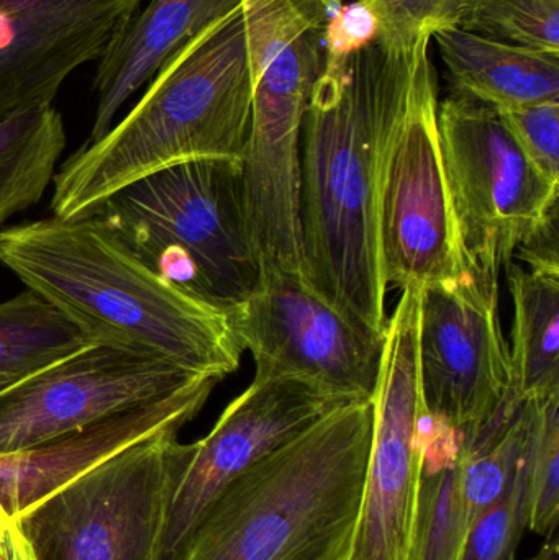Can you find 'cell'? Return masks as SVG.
Wrapping results in <instances>:
<instances>
[{
  "mask_svg": "<svg viewBox=\"0 0 559 560\" xmlns=\"http://www.w3.org/2000/svg\"><path fill=\"white\" fill-rule=\"evenodd\" d=\"M412 51L377 43L324 66L302 121V278L371 335L387 326L380 209L387 154L409 91Z\"/></svg>",
  "mask_w": 559,
  "mask_h": 560,
  "instance_id": "obj_1",
  "label": "cell"
},
{
  "mask_svg": "<svg viewBox=\"0 0 559 560\" xmlns=\"http://www.w3.org/2000/svg\"><path fill=\"white\" fill-rule=\"evenodd\" d=\"M0 265L95 342L219 381L240 368L243 348L229 316L147 268L95 215L2 230Z\"/></svg>",
  "mask_w": 559,
  "mask_h": 560,
  "instance_id": "obj_2",
  "label": "cell"
},
{
  "mask_svg": "<svg viewBox=\"0 0 559 560\" xmlns=\"http://www.w3.org/2000/svg\"><path fill=\"white\" fill-rule=\"evenodd\" d=\"M252 124V81L238 5L194 35L140 101L53 177L51 210L72 220L158 171L209 158L242 160Z\"/></svg>",
  "mask_w": 559,
  "mask_h": 560,
  "instance_id": "obj_3",
  "label": "cell"
},
{
  "mask_svg": "<svg viewBox=\"0 0 559 560\" xmlns=\"http://www.w3.org/2000/svg\"><path fill=\"white\" fill-rule=\"evenodd\" d=\"M373 427V398L325 415L233 480L179 560H345Z\"/></svg>",
  "mask_w": 559,
  "mask_h": 560,
  "instance_id": "obj_4",
  "label": "cell"
},
{
  "mask_svg": "<svg viewBox=\"0 0 559 560\" xmlns=\"http://www.w3.org/2000/svg\"><path fill=\"white\" fill-rule=\"evenodd\" d=\"M343 0H240L252 124L243 151L246 212L263 269L302 272L301 131L325 66V32Z\"/></svg>",
  "mask_w": 559,
  "mask_h": 560,
  "instance_id": "obj_5",
  "label": "cell"
},
{
  "mask_svg": "<svg viewBox=\"0 0 559 560\" xmlns=\"http://www.w3.org/2000/svg\"><path fill=\"white\" fill-rule=\"evenodd\" d=\"M91 215L160 278L226 316L258 289L263 268L242 160L209 158L158 171Z\"/></svg>",
  "mask_w": 559,
  "mask_h": 560,
  "instance_id": "obj_6",
  "label": "cell"
},
{
  "mask_svg": "<svg viewBox=\"0 0 559 560\" xmlns=\"http://www.w3.org/2000/svg\"><path fill=\"white\" fill-rule=\"evenodd\" d=\"M170 430L138 441L16 515L36 560H158L171 493L194 453Z\"/></svg>",
  "mask_w": 559,
  "mask_h": 560,
  "instance_id": "obj_7",
  "label": "cell"
},
{
  "mask_svg": "<svg viewBox=\"0 0 559 560\" xmlns=\"http://www.w3.org/2000/svg\"><path fill=\"white\" fill-rule=\"evenodd\" d=\"M430 38L414 46L409 91L381 190L380 240L387 289H426L473 271L463 248L440 150L439 85Z\"/></svg>",
  "mask_w": 559,
  "mask_h": 560,
  "instance_id": "obj_8",
  "label": "cell"
},
{
  "mask_svg": "<svg viewBox=\"0 0 559 560\" xmlns=\"http://www.w3.org/2000/svg\"><path fill=\"white\" fill-rule=\"evenodd\" d=\"M436 127L463 248L473 268L499 278L558 206L559 186L532 166L489 105L453 92L439 102Z\"/></svg>",
  "mask_w": 559,
  "mask_h": 560,
  "instance_id": "obj_9",
  "label": "cell"
},
{
  "mask_svg": "<svg viewBox=\"0 0 559 560\" xmlns=\"http://www.w3.org/2000/svg\"><path fill=\"white\" fill-rule=\"evenodd\" d=\"M422 290L404 289L387 318L374 427L357 528L345 560H410L423 463L419 382Z\"/></svg>",
  "mask_w": 559,
  "mask_h": 560,
  "instance_id": "obj_10",
  "label": "cell"
},
{
  "mask_svg": "<svg viewBox=\"0 0 559 560\" xmlns=\"http://www.w3.org/2000/svg\"><path fill=\"white\" fill-rule=\"evenodd\" d=\"M255 381L292 378L347 401L371 400L384 339L308 287L301 272L263 269L258 289L229 315Z\"/></svg>",
  "mask_w": 559,
  "mask_h": 560,
  "instance_id": "obj_11",
  "label": "cell"
},
{
  "mask_svg": "<svg viewBox=\"0 0 559 560\" xmlns=\"http://www.w3.org/2000/svg\"><path fill=\"white\" fill-rule=\"evenodd\" d=\"M498 279L473 268L465 278L422 289L423 413L459 436L481 430L512 404L511 354L499 316Z\"/></svg>",
  "mask_w": 559,
  "mask_h": 560,
  "instance_id": "obj_12",
  "label": "cell"
},
{
  "mask_svg": "<svg viewBox=\"0 0 559 560\" xmlns=\"http://www.w3.org/2000/svg\"><path fill=\"white\" fill-rule=\"evenodd\" d=\"M200 375L148 352L92 342L0 390V454L55 443Z\"/></svg>",
  "mask_w": 559,
  "mask_h": 560,
  "instance_id": "obj_13",
  "label": "cell"
},
{
  "mask_svg": "<svg viewBox=\"0 0 559 560\" xmlns=\"http://www.w3.org/2000/svg\"><path fill=\"white\" fill-rule=\"evenodd\" d=\"M348 404L353 401L292 378L253 381L213 430L194 443L193 456L171 493L158 560H179L210 506L233 480Z\"/></svg>",
  "mask_w": 559,
  "mask_h": 560,
  "instance_id": "obj_14",
  "label": "cell"
},
{
  "mask_svg": "<svg viewBox=\"0 0 559 560\" xmlns=\"http://www.w3.org/2000/svg\"><path fill=\"white\" fill-rule=\"evenodd\" d=\"M144 0H0V120L51 105L98 61Z\"/></svg>",
  "mask_w": 559,
  "mask_h": 560,
  "instance_id": "obj_15",
  "label": "cell"
},
{
  "mask_svg": "<svg viewBox=\"0 0 559 560\" xmlns=\"http://www.w3.org/2000/svg\"><path fill=\"white\" fill-rule=\"evenodd\" d=\"M217 382L200 375L156 400L114 415L88 430L23 453L0 454V506L19 515L112 454L170 430H183Z\"/></svg>",
  "mask_w": 559,
  "mask_h": 560,
  "instance_id": "obj_16",
  "label": "cell"
},
{
  "mask_svg": "<svg viewBox=\"0 0 559 560\" xmlns=\"http://www.w3.org/2000/svg\"><path fill=\"white\" fill-rule=\"evenodd\" d=\"M240 0H151L124 26L98 59L94 124L88 143L101 140L128 98L150 84L163 66L217 16Z\"/></svg>",
  "mask_w": 559,
  "mask_h": 560,
  "instance_id": "obj_17",
  "label": "cell"
},
{
  "mask_svg": "<svg viewBox=\"0 0 559 560\" xmlns=\"http://www.w3.org/2000/svg\"><path fill=\"white\" fill-rule=\"evenodd\" d=\"M455 92L496 110L559 101V52L538 51L462 28L432 36Z\"/></svg>",
  "mask_w": 559,
  "mask_h": 560,
  "instance_id": "obj_18",
  "label": "cell"
},
{
  "mask_svg": "<svg viewBox=\"0 0 559 560\" xmlns=\"http://www.w3.org/2000/svg\"><path fill=\"white\" fill-rule=\"evenodd\" d=\"M514 302L512 404L559 394V275L508 266Z\"/></svg>",
  "mask_w": 559,
  "mask_h": 560,
  "instance_id": "obj_19",
  "label": "cell"
},
{
  "mask_svg": "<svg viewBox=\"0 0 559 560\" xmlns=\"http://www.w3.org/2000/svg\"><path fill=\"white\" fill-rule=\"evenodd\" d=\"M469 529L459 490V434L426 417L410 560H463Z\"/></svg>",
  "mask_w": 559,
  "mask_h": 560,
  "instance_id": "obj_20",
  "label": "cell"
},
{
  "mask_svg": "<svg viewBox=\"0 0 559 560\" xmlns=\"http://www.w3.org/2000/svg\"><path fill=\"white\" fill-rule=\"evenodd\" d=\"M66 140L65 121L53 104L0 120V232L45 196Z\"/></svg>",
  "mask_w": 559,
  "mask_h": 560,
  "instance_id": "obj_21",
  "label": "cell"
},
{
  "mask_svg": "<svg viewBox=\"0 0 559 560\" xmlns=\"http://www.w3.org/2000/svg\"><path fill=\"white\" fill-rule=\"evenodd\" d=\"M92 342L88 332L33 290L0 303V374L28 377Z\"/></svg>",
  "mask_w": 559,
  "mask_h": 560,
  "instance_id": "obj_22",
  "label": "cell"
},
{
  "mask_svg": "<svg viewBox=\"0 0 559 560\" xmlns=\"http://www.w3.org/2000/svg\"><path fill=\"white\" fill-rule=\"evenodd\" d=\"M528 404V529L550 539L557 536L559 523V394Z\"/></svg>",
  "mask_w": 559,
  "mask_h": 560,
  "instance_id": "obj_23",
  "label": "cell"
},
{
  "mask_svg": "<svg viewBox=\"0 0 559 560\" xmlns=\"http://www.w3.org/2000/svg\"><path fill=\"white\" fill-rule=\"evenodd\" d=\"M459 28L511 45L559 52V0H468Z\"/></svg>",
  "mask_w": 559,
  "mask_h": 560,
  "instance_id": "obj_24",
  "label": "cell"
},
{
  "mask_svg": "<svg viewBox=\"0 0 559 560\" xmlns=\"http://www.w3.org/2000/svg\"><path fill=\"white\" fill-rule=\"evenodd\" d=\"M380 23L377 45L386 52H409L423 38L459 28L468 0H363Z\"/></svg>",
  "mask_w": 559,
  "mask_h": 560,
  "instance_id": "obj_25",
  "label": "cell"
},
{
  "mask_svg": "<svg viewBox=\"0 0 559 560\" xmlns=\"http://www.w3.org/2000/svg\"><path fill=\"white\" fill-rule=\"evenodd\" d=\"M525 447L508 492L469 529L463 560H517L522 535L528 529Z\"/></svg>",
  "mask_w": 559,
  "mask_h": 560,
  "instance_id": "obj_26",
  "label": "cell"
},
{
  "mask_svg": "<svg viewBox=\"0 0 559 560\" xmlns=\"http://www.w3.org/2000/svg\"><path fill=\"white\" fill-rule=\"evenodd\" d=\"M498 114L532 166L559 186V101L508 108Z\"/></svg>",
  "mask_w": 559,
  "mask_h": 560,
  "instance_id": "obj_27",
  "label": "cell"
},
{
  "mask_svg": "<svg viewBox=\"0 0 559 560\" xmlns=\"http://www.w3.org/2000/svg\"><path fill=\"white\" fill-rule=\"evenodd\" d=\"M380 23L373 10L363 2L341 5L325 32V65H343L345 61L377 42Z\"/></svg>",
  "mask_w": 559,
  "mask_h": 560,
  "instance_id": "obj_28",
  "label": "cell"
},
{
  "mask_svg": "<svg viewBox=\"0 0 559 560\" xmlns=\"http://www.w3.org/2000/svg\"><path fill=\"white\" fill-rule=\"evenodd\" d=\"M558 206L534 226L519 245L514 258L522 259L531 271L559 275Z\"/></svg>",
  "mask_w": 559,
  "mask_h": 560,
  "instance_id": "obj_29",
  "label": "cell"
},
{
  "mask_svg": "<svg viewBox=\"0 0 559 560\" xmlns=\"http://www.w3.org/2000/svg\"><path fill=\"white\" fill-rule=\"evenodd\" d=\"M0 526H2V546L5 560H36L28 541L20 529L16 515L2 512Z\"/></svg>",
  "mask_w": 559,
  "mask_h": 560,
  "instance_id": "obj_30",
  "label": "cell"
},
{
  "mask_svg": "<svg viewBox=\"0 0 559 560\" xmlns=\"http://www.w3.org/2000/svg\"><path fill=\"white\" fill-rule=\"evenodd\" d=\"M528 560H559V541L558 536L547 539L537 556Z\"/></svg>",
  "mask_w": 559,
  "mask_h": 560,
  "instance_id": "obj_31",
  "label": "cell"
},
{
  "mask_svg": "<svg viewBox=\"0 0 559 560\" xmlns=\"http://www.w3.org/2000/svg\"><path fill=\"white\" fill-rule=\"evenodd\" d=\"M22 381V377H16V375H3L0 374V390L3 388L10 387V385L15 384V382Z\"/></svg>",
  "mask_w": 559,
  "mask_h": 560,
  "instance_id": "obj_32",
  "label": "cell"
},
{
  "mask_svg": "<svg viewBox=\"0 0 559 560\" xmlns=\"http://www.w3.org/2000/svg\"><path fill=\"white\" fill-rule=\"evenodd\" d=\"M2 512L5 510L0 506V518H2ZM0 560H5V556H3V546H2V526H0Z\"/></svg>",
  "mask_w": 559,
  "mask_h": 560,
  "instance_id": "obj_33",
  "label": "cell"
}]
</instances>
